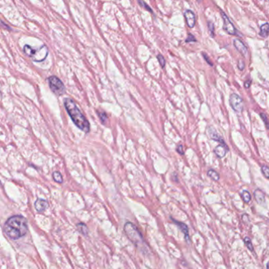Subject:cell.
Segmentation results:
<instances>
[{
  "instance_id": "6da1fadb",
  "label": "cell",
  "mask_w": 269,
  "mask_h": 269,
  "mask_svg": "<svg viewBox=\"0 0 269 269\" xmlns=\"http://www.w3.org/2000/svg\"><path fill=\"white\" fill-rule=\"evenodd\" d=\"M3 230L10 239L17 240L27 234V220L22 216H13L6 220Z\"/></svg>"
},
{
  "instance_id": "7a4b0ae2",
  "label": "cell",
  "mask_w": 269,
  "mask_h": 269,
  "mask_svg": "<svg viewBox=\"0 0 269 269\" xmlns=\"http://www.w3.org/2000/svg\"><path fill=\"white\" fill-rule=\"evenodd\" d=\"M64 106L76 127L85 133H88L91 130L89 121L76 102L72 98H67L64 100Z\"/></svg>"
},
{
  "instance_id": "3957f363",
  "label": "cell",
  "mask_w": 269,
  "mask_h": 269,
  "mask_svg": "<svg viewBox=\"0 0 269 269\" xmlns=\"http://www.w3.org/2000/svg\"><path fill=\"white\" fill-rule=\"evenodd\" d=\"M124 230L125 234L127 235L128 239L133 244L136 245V246L142 247V245H144L145 242L143 236L134 223H132L131 222H127L124 224Z\"/></svg>"
},
{
  "instance_id": "277c9868",
  "label": "cell",
  "mask_w": 269,
  "mask_h": 269,
  "mask_svg": "<svg viewBox=\"0 0 269 269\" xmlns=\"http://www.w3.org/2000/svg\"><path fill=\"white\" fill-rule=\"evenodd\" d=\"M24 52L28 57H32L35 62H43L48 55V49L45 45L42 46L38 50L33 49L28 45H25L24 46Z\"/></svg>"
},
{
  "instance_id": "5b68a950",
  "label": "cell",
  "mask_w": 269,
  "mask_h": 269,
  "mask_svg": "<svg viewBox=\"0 0 269 269\" xmlns=\"http://www.w3.org/2000/svg\"><path fill=\"white\" fill-rule=\"evenodd\" d=\"M50 88L57 96L63 95L65 93V87L62 81L56 76H51L48 78Z\"/></svg>"
},
{
  "instance_id": "8992f818",
  "label": "cell",
  "mask_w": 269,
  "mask_h": 269,
  "mask_svg": "<svg viewBox=\"0 0 269 269\" xmlns=\"http://www.w3.org/2000/svg\"><path fill=\"white\" fill-rule=\"evenodd\" d=\"M229 102H230V106L232 109L236 113H241L244 108V103H243L242 98L235 93L231 94L229 98Z\"/></svg>"
},
{
  "instance_id": "52a82bcc",
  "label": "cell",
  "mask_w": 269,
  "mask_h": 269,
  "mask_svg": "<svg viewBox=\"0 0 269 269\" xmlns=\"http://www.w3.org/2000/svg\"><path fill=\"white\" fill-rule=\"evenodd\" d=\"M220 14H221V17H222L223 21V30L229 35H235L236 34V29H235L234 25L232 24V22L230 21L228 15L223 11L220 12Z\"/></svg>"
},
{
  "instance_id": "ba28073f",
  "label": "cell",
  "mask_w": 269,
  "mask_h": 269,
  "mask_svg": "<svg viewBox=\"0 0 269 269\" xmlns=\"http://www.w3.org/2000/svg\"><path fill=\"white\" fill-rule=\"evenodd\" d=\"M183 16L187 22V25L190 28H193L196 24V17L193 11L190 10H187L183 13Z\"/></svg>"
},
{
  "instance_id": "9c48e42d",
  "label": "cell",
  "mask_w": 269,
  "mask_h": 269,
  "mask_svg": "<svg viewBox=\"0 0 269 269\" xmlns=\"http://www.w3.org/2000/svg\"><path fill=\"white\" fill-rule=\"evenodd\" d=\"M228 147L227 144H220L214 149L215 154L219 158H223L226 155V154L228 152Z\"/></svg>"
},
{
  "instance_id": "30bf717a",
  "label": "cell",
  "mask_w": 269,
  "mask_h": 269,
  "mask_svg": "<svg viewBox=\"0 0 269 269\" xmlns=\"http://www.w3.org/2000/svg\"><path fill=\"white\" fill-rule=\"evenodd\" d=\"M234 46L236 48L238 51L243 56H245L247 55L248 53V49L246 46L245 45L242 41L239 39H234Z\"/></svg>"
},
{
  "instance_id": "8fae6325",
  "label": "cell",
  "mask_w": 269,
  "mask_h": 269,
  "mask_svg": "<svg viewBox=\"0 0 269 269\" xmlns=\"http://www.w3.org/2000/svg\"><path fill=\"white\" fill-rule=\"evenodd\" d=\"M208 133L209 135V137L216 142H219L220 144H225V142L221 136L217 133V131L215 130L212 127H209L208 129Z\"/></svg>"
},
{
  "instance_id": "7c38bea8",
  "label": "cell",
  "mask_w": 269,
  "mask_h": 269,
  "mask_svg": "<svg viewBox=\"0 0 269 269\" xmlns=\"http://www.w3.org/2000/svg\"><path fill=\"white\" fill-rule=\"evenodd\" d=\"M171 220H172V222H174L177 226H178V228L180 229V231H182V233H183L185 236V239L186 240H187L188 242L190 241L189 240V229H188V227L187 224H185L184 223H183V222H180V221H177L173 218H171Z\"/></svg>"
},
{
  "instance_id": "4fadbf2b",
  "label": "cell",
  "mask_w": 269,
  "mask_h": 269,
  "mask_svg": "<svg viewBox=\"0 0 269 269\" xmlns=\"http://www.w3.org/2000/svg\"><path fill=\"white\" fill-rule=\"evenodd\" d=\"M35 208L39 212H43L48 208V202L46 200L38 198L35 202Z\"/></svg>"
},
{
  "instance_id": "5bb4252c",
  "label": "cell",
  "mask_w": 269,
  "mask_h": 269,
  "mask_svg": "<svg viewBox=\"0 0 269 269\" xmlns=\"http://www.w3.org/2000/svg\"><path fill=\"white\" fill-rule=\"evenodd\" d=\"M254 198L259 205H264L265 203V194L261 189H257L254 191Z\"/></svg>"
},
{
  "instance_id": "9a60e30c",
  "label": "cell",
  "mask_w": 269,
  "mask_h": 269,
  "mask_svg": "<svg viewBox=\"0 0 269 269\" xmlns=\"http://www.w3.org/2000/svg\"><path fill=\"white\" fill-rule=\"evenodd\" d=\"M76 228H77V230L80 231V233L83 234V235H84V236H87L88 233H89L88 228H87V226L84 223H77L76 224Z\"/></svg>"
},
{
  "instance_id": "2e32d148",
  "label": "cell",
  "mask_w": 269,
  "mask_h": 269,
  "mask_svg": "<svg viewBox=\"0 0 269 269\" xmlns=\"http://www.w3.org/2000/svg\"><path fill=\"white\" fill-rule=\"evenodd\" d=\"M269 35V24L268 23H265L264 25H261V32H260V35L264 37V38H267Z\"/></svg>"
},
{
  "instance_id": "e0dca14e",
  "label": "cell",
  "mask_w": 269,
  "mask_h": 269,
  "mask_svg": "<svg viewBox=\"0 0 269 269\" xmlns=\"http://www.w3.org/2000/svg\"><path fill=\"white\" fill-rule=\"evenodd\" d=\"M207 176L210 177L214 181H219L220 180V175L218 174L217 171H215L214 169H209V170H208Z\"/></svg>"
},
{
  "instance_id": "ac0fdd59",
  "label": "cell",
  "mask_w": 269,
  "mask_h": 269,
  "mask_svg": "<svg viewBox=\"0 0 269 269\" xmlns=\"http://www.w3.org/2000/svg\"><path fill=\"white\" fill-rule=\"evenodd\" d=\"M97 114L98 115V117H99V119H100L102 124H105L106 121L108 120V116H107V114H106V112L97 110Z\"/></svg>"
},
{
  "instance_id": "d6986e66",
  "label": "cell",
  "mask_w": 269,
  "mask_h": 269,
  "mask_svg": "<svg viewBox=\"0 0 269 269\" xmlns=\"http://www.w3.org/2000/svg\"><path fill=\"white\" fill-rule=\"evenodd\" d=\"M52 176H53L54 180H55L56 183H63V177L59 171H55V172H53Z\"/></svg>"
},
{
  "instance_id": "ffe728a7",
  "label": "cell",
  "mask_w": 269,
  "mask_h": 269,
  "mask_svg": "<svg viewBox=\"0 0 269 269\" xmlns=\"http://www.w3.org/2000/svg\"><path fill=\"white\" fill-rule=\"evenodd\" d=\"M242 200L244 201V202L249 203L250 201V200H251V195H250V192L247 191V190H244L242 193Z\"/></svg>"
},
{
  "instance_id": "44dd1931",
  "label": "cell",
  "mask_w": 269,
  "mask_h": 269,
  "mask_svg": "<svg viewBox=\"0 0 269 269\" xmlns=\"http://www.w3.org/2000/svg\"><path fill=\"white\" fill-rule=\"evenodd\" d=\"M244 242L245 244L246 245V247L250 250V251H253V243H252V241H251V239L249 238V237H245L244 239Z\"/></svg>"
},
{
  "instance_id": "7402d4cb",
  "label": "cell",
  "mask_w": 269,
  "mask_h": 269,
  "mask_svg": "<svg viewBox=\"0 0 269 269\" xmlns=\"http://www.w3.org/2000/svg\"><path fill=\"white\" fill-rule=\"evenodd\" d=\"M157 58H158V62H159L160 65L161 66V68H165V65H166V61H165V57H164L161 55H158Z\"/></svg>"
},
{
  "instance_id": "603a6c76",
  "label": "cell",
  "mask_w": 269,
  "mask_h": 269,
  "mask_svg": "<svg viewBox=\"0 0 269 269\" xmlns=\"http://www.w3.org/2000/svg\"><path fill=\"white\" fill-rule=\"evenodd\" d=\"M261 171H262V174L264 175V176L266 179H269V167L266 165H264L261 167Z\"/></svg>"
},
{
  "instance_id": "cb8c5ba5",
  "label": "cell",
  "mask_w": 269,
  "mask_h": 269,
  "mask_svg": "<svg viewBox=\"0 0 269 269\" xmlns=\"http://www.w3.org/2000/svg\"><path fill=\"white\" fill-rule=\"evenodd\" d=\"M138 3H139V4L140 5V6H142V8L146 9L147 10H149V12H150V13H153L152 9L150 8L149 6L147 5V3H145L143 0H138Z\"/></svg>"
},
{
  "instance_id": "d4e9b609",
  "label": "cell",
  "mask_w": 269,
  "mask_h": 269,
  "mask_svg": "<svg viewBox=\"0 0 269 269\" xmlns=\"http://www.w3.org/2000/svg\"><path fill=\"white\" fill-rule=\"evenodd\" d=\"M260 116H261V119L263 120V121L264 122V124L266 126V128H268V129H269V121L266 114L264 113H260Z\"/></svg>"
},
{
  "instance_id": "484cf974",
  "label": "cell",
  "mask_w": 269,
  "mask_h": 269,
  "mask_svg": "<svg viewBox=\"0 0 269 269\" xmlns=\"http://www.w3.org/2000/svg\"><path fill=\"white\" fill-rule=\"evenodd\" d=\"M208 28H209V33H210L211 35H212V37H213V36H214V30H215L214 25H213V23H212V22H211V21L208 22Z\"/></svg>"
},
{
  "instance_id": "4316f807",
  "label": "cell",
  "mask_w": 269,
  "mask_h": 269,
  "mask_svg": "<svg viewBox=\"0 0 269 269\" xmlns=\"http://www.w3.org/2000/svg\"><path fill=\"white\" fill-rule=\"evenodd\" d=\"M190 42H197V39L192 34H188V37L186 39V43H190Z\"/></svg>"
},
{
  "instance_id": "83f0119b",
  "label": "cell",
  "mask_w": 269,
  "mask_h": 269,
  "mask_svg": "<svg viewBox=\"0 0 269 269\" xmlns=\"http://www.w3.org/2000/svg\"><path fill=\"white\" fill-rule=\"evenodd\" d=\"M176 151L178 154H179L180 155H183L184 154V149H183V145H179L178 147H176Z\"/></svg>"
},
{
  "instance_id": "f1b7e54d",
  "label": "cell",
  "mask_w": 269,
  "mask_h": 269,
  "mask_svg": "<svg viewBox=\"0 0 269 269\" xmlns=\"http://www.w3.org/2000/svg\"><path fill=\"white\" fill-rule=\"evenodd\" d=\"M238 67H239V70L242 71L245 68V63L242 60H239V62H238Z\"/></svg>"
},
{
  "instance_id": "f546056e",
  "label": "cell",
  "mask_w": 269,
  "mask_h": 269,
  "mask_svg": "<svg viewBox=\"0 0 269 269\" xmlns=\"http://www.w3.org/2000/svg\"><path fill=\"white\" fill-rule=\"evenodd\" d=\"M202 55H203V57H204V58H205V61H206V62H207V63H208V64H209V65H211V66H212V63L211 62V61H210V60H209V57H208V55H207L206 54H205V53H202Z\"/></svg>"
},
{
  "instance_id": "4dcf8cb0",
  "label": "cell",
  "mask_w": 269,
  "mask_h": 269,
  "mask_svg": "<svg viewBox=\"0 0 269 269\" xmlns=\"http://www.w3.org/2000/svg\"><path fill=\"white\" fill-rule=\"evenodd\" d=\"M251 83H252V80H246V81L245 82L244 87H245V88H250Z\"/></svg>"
},
{
  "instance_id": "1f68e13d",
  "label": "cell",
  "mask_w": 269,
  "mask_h": 269,
  "mask_svg": "<svg viewBox=\"0 0 269 269\" xmlns=\"http://www.w3.org/2000/svg\"><path fill=\"white\" fill-rule=\"evenodd\" d=\"M267 269H269V261L268 262V264H267Z\"/></svg>"
},
{
  "instance_id": "d6a6232c",
  "label": "cell",
  "mask_w": 269,
  "mask_h": 269,
  "mask_svg": "<svg viewBox=\"0 0 269 269\" xmlns=\"http://www.w3.org/2000/svg\"><path fill=\"white\" fill-rule=\"evenodd\" d=\"M197 1H198V3H201V1H202V0H197Z\"/></svg>"
}]
</instances>
